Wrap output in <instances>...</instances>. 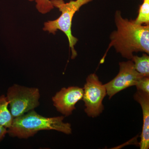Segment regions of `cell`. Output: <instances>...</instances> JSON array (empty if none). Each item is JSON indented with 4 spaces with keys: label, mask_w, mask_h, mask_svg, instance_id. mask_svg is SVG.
Returning a JSON list of instances; mask_svg holds the SVG:
<instances>
[{
    "label": "cell",
    "mask_w": 149,
    "mask_h": 149,
    "mask_svg": "<svg viewBox=\"0 0 149 149\" xmlns=\"http://www.w3.org/2000/svg\"><path fill=\"white\" fill-rule=\"evenodd\" d=\"M116 30L110 36V43L103 57L102 63L109 49L113 47L123 58L131 60L133 53L143 52L149 54V25L136 24L133 20L123 18L121 12L117 10L114 15Z\"/></svg>",
    "instance_id": "1"
},
{
    "label": "cell",
    "mask_w": 149,
    "mask_h": 149,
    "mask_svg": "<svg viewBox=\"0 0 149 149\" xmlns=\"http://www.w3.org/2000/svg\"><path fill=\"white\" fill-rule=\"evenodd\" d=\"M64 118L44 117L33 110L14 118L7 133L12 137L21 139H28L42 130H55L69 135L72 133L71 124L63 122Z\"/></svg>",
    "instance_id": "2"
},
{
    "label": "cell",
    "mask_w": 149,
    "mask_h": 149,
    "mask_svg": "<svg viewBox=\"0 0 149 149\" xmlns=\"http://www.w3.org/2000/svg\"><path fill=\"white\" fill-rule=\"evenodd\" d=\"M93 0H75L65 3L63 0H50L54 7L58 8L61 15L55 20H49L44 23V31L55 35L57 30L63 32L68 39L69 47L71 49V58L74 59L77 56L74 46L78 42V39L72 35V20L74 14L79 11L82 6L91 2Z\"/></svg>",
    "instance_id": "3"
},
{
    "label": "cell",
    "mask_w": 149,
    "mask_h": 149,
    "mask_svg": "<svg viewBox=\"0 0 149 149\" xmlns=\"http://www.w3.org/2000/svg\"><path fill=\"white\" fill-rule=\"evenodd\" d=\"M40 97V91L37 88L14 84L9 88L6 97L13 118L22 115L39 106Z\"/></svg>",
    "instance_id": "4"
},
{
    "label": "cell",
    "mask_w": 149,
    "mask_h": 149,
    "mask_svg": "<svg viewBox=\"0 0 149 149\" xmlns=\"http://www.w3.org/2000/svg\"><path fill=\"white\" fill-rule=\"evenodd\" d=\"M83 90L82 100L85 103V113L90 117H97L104 109L102 102L107 95L104 85L97 74L93 73L87 77Z\"/></svg>",
    "instance_id": "5"
},
{
    "label": "cell",
    "mask_w": 149,
    "mask_h": 149,
    "mask_svg": "<svg viewBox=\"0 0 149 149\" xmlns=\"http://www.w3.org/2000/svg\"><path fill=\"white\" fill-rule=\"evenodd\" d=\"M119 65L120 70L116 77L104 85L109 99L126 88L136 86L139 80L144 76L136 71L131 60L119 63Z\"/></svg>",
    "instance_id": "6"
},
{
    "label": "cell",
    "mask_w": 149,
    "mask_h": 149,
    "mask_svg": "<svg viewBox=\"0 0 149 149\" xmlns=\"http://www.w3.org/2000/svg\"><path fill=\"white\" fill-rule=\"evenodd\" d=\"M84 90L77 86L63 88L52 97L54 106L57 110L65 116L72 114L75 105L82 100Z\"/></svg>",
    "instance_id": "7"
},
{
    "label": "cell",
    "mask_w": 149,
    "mask_h": 149,
    "mask_svg": "<svg viewBox=\"0 0 149 149\" xmlns=\"http://www.w3.org/2000/svg\"><path fill=\"white\" fill-rule=\"evenodd\" d=\"M134 99L141 105L143 111V125L140 145L141 149L149 148V94L137 91Z\"/></svg>",
    "instance_id": "8"
},
{
    "label": "cell",
    "mask_w": 149,
    "mask_h": 149,
    "mask_svg": "<svg viewBox=\"0 0 149 149\" xmlns=\"http://www.w3.org/2000/svg\"><path fill=\"white\" fill-rule=\"evenodd\" d=\"M9 102L4 95L0 96V125L6 128L10 127L13 117L8 109Z\"/></svg>",
    "instance_id": "9"
},
{
    "label": "cell",
    "mask_w": 149,
    "mask_h": 149,
    "mask_svg": "<svg viewBox=\"0 0 149 149\" xmlns=\"http://www.w3.org/2000/svg\"><path fill=\"white\" fill-rule=\"evenodd\" d=\"M148 54H143L141 56L133 55V61L136 71L144 76H149V56Z\"/></svg>",
    "instance_id": "10"
},
{
    "label": "cell",
    "mask_w": 149,
    "mask_h": 149,
    "mask_svg": "<svg viewBox=\"0 0 149 149\" xmlns=\"http://www.w3.org/2000/svg\"><path fill=\"white\" fill-rule=\"evenodd\" d=\"M133 22L140 25H148L149 24V1H143L139 8V15Z\"/></svg>",
    "instance_id": "11"
},
{
    "label": "cell",
    "mask_w": 149,
    "mask_h": 149,
    "mask_svg": "<svg viewBox=\"0 0 149 149\" xmlns=\"http://www.w3.org/2000/svg\"><path fill=\"white\" fill-rule=\"evenodd\" d=\"M28 1L35 2L36 9L42 14H46L54 8L52 5L50 0H28Z\"/></svg>",
    "instance_id": "12"
},
{
    "label": "cell",
    "mask_w": 149,
    "mask_h": 149,
    "mask_svg": "<svg viewBox=\"0 0 149 149\" xmlns=\"http://www.w3.org/2000/svg\"><path fill=\"white\" fill-rule=\"evenodd\" d=\"M137 91L149 94V77L144 76L139 80L136 85Z\"/></svg>",
    "instance_id": "13"
},
{
    "label": "cell",
    "mask_w": 149,
    "mask_h": 149,
    "mask_svg": "<svg viewBox=\"0 0 149 149\" xmlns=\"http://www.w3.org/2000/svg\"><path fill=\"white\" fill-rule=\"evenodd\" d=\"M7 133V128L2 125H0V141L4 137Z\"/></svg>",
    "instance_id": "14"
},
{
    "label": "cell",
    "mask_w": 149,
    "mask_h": 149,
    "mask_svg": "<svg viewBox=\"0 0 149 149\" xmlns=\"http://www.w3.org/2000/svg\"><path fill=\"white\" fill-rule=\"evenodd\" d=\"M143 1H149V0H143Z\"/></svg>",
    "instance_id": "15"
}]
</instances>
